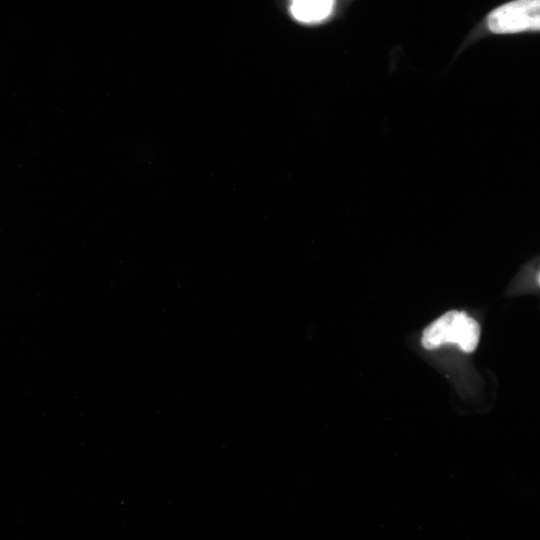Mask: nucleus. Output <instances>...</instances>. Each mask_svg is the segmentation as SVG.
<instances>
[{"label":"nucleus","mask_w":540,"mask_h":540,"mask_svg":"<svg viewBox=\"0 0 540 540\" xmlns=\"http://www.w3.org/2000/svg\"><path fill=\"white\" fill-rule=\"evenodd\" d=\"M480 326L472 317L462 311H448L424 331L421 343L426 349H435L443 344H457L461 350L473 352L479 342Z\"/></svg>","instance_id":"nucleus-1"},{"label":"nucleus","mask_w":540,"mask_h":540,"mask_svg":"<svg viewBox=\"0 0 540 540\" xmlns=\"http://www.w3.org/2000/svg\"><path fill=\"white\" fill-rule=\"evenodd\" d=\"M493 33L508 34L540 28V0H514L493 10L488 16Z\"/></svg>","instance_id":"nucleus-2"},{"label":"nucleus","mask_w":540,"mask_h":540,"mask_svg":"<svg viewBox=\"0 0 540 540\" xmlns=\"http://www.w3.org/2000/svg\"><path fill=\"white\" fill-rule=\"evenodd\" d=\"M335 0H290V12L299 22L319 23L333 11Z\"/></svg>","instance_id":"nucleus-3"}]
</instances>
